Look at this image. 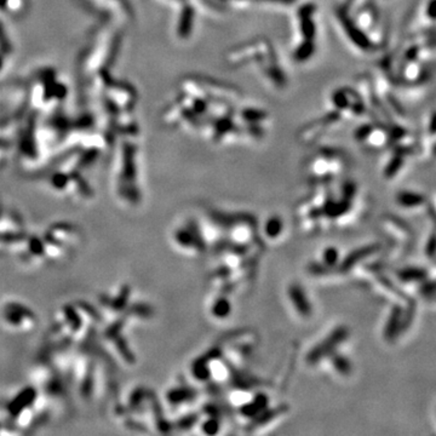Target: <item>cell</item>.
<instances>
[{
  "label": "cell",
  "instance_id": "cell-6",
  "mask_svg": "<svg viewBox=\"0 0 436 436\" xmlns=\"http://www.w3.org/2000/svg\"><path fill=\"white\" fill-rule=\"evenodd\" d=\"M435 419H436V410H435Z\"/></svg>",
  "mask_w": 436,
  "mask_h": 436
},
{
  "label": "cell",
  "instance_id": "cell-4",
  "mask_svg": "<svg viewBox=\"0 0 436 436\" xmlns=\"http://www.w3.org/2000/svg\"><path fill=\"white\" fill-rule=\"evenodd\" d=\"M280 227H281V224H280V221H278V219H275V218H273L268 222V225H267V232H268L269 235L275 236L276 234H279L278 232H279Z\"/></svg>",
  "mask_w": 436,
  "mask_h": 436
},
{
  "label": "cell",
  "instance_id": "cell-2",
  "mask_svg": "<svg viewBox=\"0 0 436 436\" xmlns=\"http://www.w3.org/2000/svg\"><path fill=\"white\" fill-rule=\"evenodd\" d=\"M429 276H430V274L428 273V270L419 268V267H408V268L400 270L397 274L400 282L407 285L410 289H415L417 291L427 281Z\"/></svg>",
  "mask_w": 436,
  "mask_h": 436
},
{
  "label": "cell",
  "instance_id": "cell-3",
  "mask_svg": "<svg viewBox=\"0 0 436 436\" xmlns=\"http://www.w3.org/2000/svg\"><path fill=\"white\" fill-rule=\"evenodd\" d=\"M423 252L429 261L434 263L436 261V222L432 219V225L429 229L427 238L423 244Z\"/></svg>",
  "mask_w": 436,
  "mask_h": 436
},
{
  "label": "cell",
  "instance_id": "cell-1",
  "mask_svg": "<svg viewBox=\"0 0 436 436\" xmlns=\"http://www.w3.org/2000/svg\"><path fill=\"white\" fill-rule=\"evenodd\" d=\"M397 204L405 211L411 212V214H421L424 210H427L428 200L419 193L414 192H402L397 195Z\"/></svg>",
  "mask_w": 436,
  "mask_h": 436
},
{
  "label": "cell",
  "instance_id": "cell-5",
  "mask_svg": "<svg viewBox=\"0 0 436 436\" xmlns=\"http://www.w3.org/2000/svg\"><path fill=\"white\" fill-rule=\"evenodd\" d=\"M431 210H432V212H434V214H431L432 219H434V221L436 222V195L434 197V199L431 200Z\"/></svg>",
  "mask_w": 436,
  "mask_h": 436
}]
</instances>
